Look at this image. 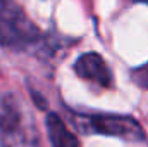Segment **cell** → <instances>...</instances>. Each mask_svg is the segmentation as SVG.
I'll list each match as a JSON object with an SVG mask.
<instances>
[{"mask_svg": "<svg viewBox=\"0 0 148 147\" xmlns=\"http://www.w3.org/2000/svg\"><path fill=\"white\" fill-rule=\"evenodd\" d=\"M79 126L88 133H100L117 137L131 142H140L145 139V132L140 126V123L129 116H119V114H95L88 118L79 119Z\"/></svg>", "mask_w": 148, "mask_h": 147, "instance_id": "1", "label": "cell"}, {"mask_svg": "<svg viewBox=\"0 0 148 147\" xmlns=\"http://www.w3.org/2000/svg\"><path fill=\"white\" fill-rule=\"evenodd\" d=\"M35 37L36 30L24 14L10 0H0V42L3 45H21Z\"/></svg>", "mask_w": 148, "mask_h": 147, "instance_id": "2", "label": "cell"}, {"mask_svg": "<svg viewBox=\"0 0 148 147\" xmlns=\"http://www.w3.org/2000/svg\"><path fill=\"white\" fill-rule=\"evenodd\" d=\"M74 69H76V74L83 80H90L93 83H98L100 87H110V69L102 59V55L97 52H88L81 55L76 61Z\"/></svg>", "mask_w": 148, "mask_h": 147, "instance_id": "3", "label": "cell"}, {"mask_svg": "<svg viewBox=\"0 0 148 147\" xmlns=\"http://www.w3.org/2000/svg\"><path fill=\"white\" fill-rule=\"evenodd\" d=\"M47 132L52 147H77V139L55 112L47 116Z\"/></svg>", "mask_w": 148, "mask_h": 147, "instance_id": "4", "label": "cell"}, {"mask_svg": "<svg viewBox=\"0 0 148 147\" xmlns=\"http://www.w3.org/2000/svg\"><path fill=\"white\" fill-rule=\"evenodd\" d=\"M133 78H134V81H136L140 87L148 88V64H145L143 68H138V69L133 73Z\"/></svg>", "mask_w": 148, "mask_h": 147, "instance_id": "5", "label": "cell"}, {"mask_svg": "<svg viewBox=\"0 0 148 147\" xmlns=\"http://www.w3.org/2000/svg\"><path fill=\"white\" fill-rule=\"evenodd\" d=\"M134 2H143V3H148V0H134Z\"/></svg>", "mask_w": 148, "mask_h": 147, "instance_id": "6", "label": "cell"}]
</instances>
